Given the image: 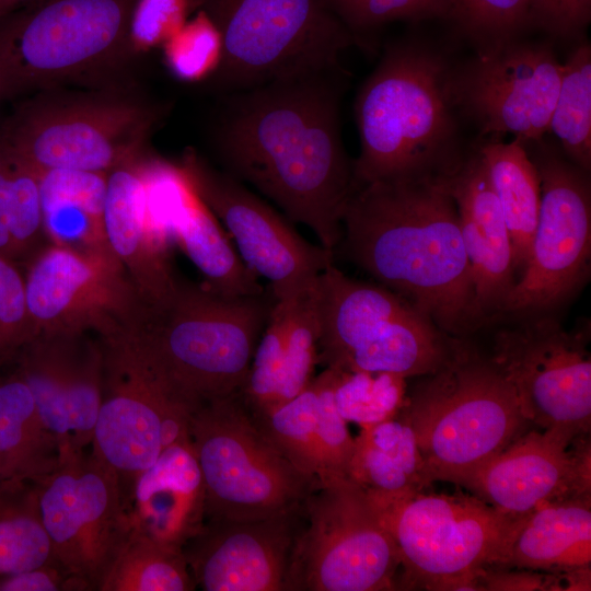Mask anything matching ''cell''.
<instances>
[{
    "label": "cell",
    "mask_w": 591,
    "mask_h": 591,
    "mask_svg": "<svg viewBox=\"0 0 591 591\" xmlns=\"http://www.w3.org/2000/svg\"><path fill=\"white\" fill-rule=\"evenodd\" d=\"M348 78L339 67L231 93L215 136L227 173L306 225L333 254L355 189L340 132Z\"/></svg>",
    "instance_id": "obj_1"
},
{
    "label": "cell",
    "mask_w": 591,
    "mask_h": 591,
    "mask_svg": "<svg viewBox=\"0 0 591 591\" xmlns=\"http://www.w3.org/2000/svg\"><path fill=\"white\" fill-rule=\"evenodd\" d=\"M405 298L452 337L487 326L478 311L457 208L442 178L355 187L335 252Z\"/></svg>",
    "instance_id": "obj_2"
},
{
    "label": "cell",
    "mask_w": 591,
    "mask_h": 591,
    "mask_svg": "<svg viewBox=\"0 0 591 591\" xmlns=\"http://www.w3.org/2000/svg\"><path fill=\"white\" fill-rule=\"evenodd\" d=\"M454 66L417 38L390 43L355 101L360 154L355 187L381 179L438 177L456 167L462 143Z\"/></svg>",
    "instance_id": "obj_3"
},
{
    "label": "cell",
    "mask_w": 591,
    "mask_h": 591,
    "mask_svg": "<svg viewBox=\"0 0 591 591\" xmlns=\"http://www.w3.org/2000/svg\"><path fill=\"white\" fill-rule=\"evenodd\" d=\"M275 298L221 294L177 278L129 325L175 398L190 413L241 391Z\"/></svg>",
    "instance_id": "obj_4"
},
{
    "label": "cell",
    "mask_w": 591,
    "mask_h": 591,
    "mask_svg": "<svg viewBox=\"0 0 591 591\" xmlns=\"http://www.w3.org/2000/svg\"><path fill=\"white\" fill-rule=\"evenodd\" d=\"M137 0H36L0 19V95L126 85Z\"/></svg>",
    "instance_id": "obj_5"
},
{
    "label": "cell",
    "mask_w": 591,
    "mask_h": 591,
    "mask_svg": "<svg viewBox=\"0 0 591 591\" xmlns=\"http://www.w3.org/2000/svg\"><path fill=\"white\" fill-rule=\"evenodd\" d=\"M418 378L398 417L414 431L431 484L452 483L530 424L509 383L471 337H454L444 362Z\"/></svg>",
    "instance_id": "obj_6"
},
{
    "label": "cell",
    "mask_w": 591,
    "mask_h": 591,
    "mask_svg": "<svg viewBox=\"0 0 591 591\" xmlns=\"http://www.w3.org/2000/svg\"><path fill=\"white\" fill-rule=\"evenodd\" d=\"M162 109L127 85L61 88L26 96L3 124L0 155L40 175L104 172L144 157Z\"/></svg>",
    "instance_id": "obj_7"
},
{
    "label": "cell",
    "mask_w": 591,
    "mask_h": 591,
    "mask_svg": "<svg viewBox=\"0 0 591 591\" xmlns=\"http://www.w3.org/2000/svg\"><path fill=\"white\" fill-rule=\"evenodd\" d=\"M318 364L418 378L448 358L453 338L396 292L328 264L315 281Z\"/></svg>",
    "instance_id": "obj_8"
},
{
    "label": "cell",
    "mask_w": 591,
    "mask_h": 591,
    "mask_svg": "<svg viewBox=\"0 0 591 591\" xmlns=\"http://www.w3.org/2000/svg\"><path fill=\"white\" fill-rule=\"evenodd\" d=\"M221 36L208 77L229 94L337 69L355 38L327 0H199Z\"/></svg>",
    "instance_id": "obj_9"
},
{
    "label": "cell",
    "mask_w": 591,
    "mask_h": 591,
    "mask_svg": "<svg viewBox=\"0 0 591 591\" xmlns=\"http://www.w3.org/2000/svg\"><path fill=\"white\" fill-rule=\"evenodd\" d=\"M368 497L396 544L398 589L478 590L477 573L499 561L521 519L474 495Z\"/></svg>",
    "instance_id": "obj_10"
},
{
    "label": "cell",
    "mask_w": 591,
    "mask_h": 591,
    "mask_svg": "<svg viewBox=\"0 0 591 591\" xmlns=\"http://www.w3.org/2000/svg\"><path fill=\"white\" fill-rule=\"evenodd\" d=\"M188 433L205 485V520L274 517L301 507L320 486L265 438L240 392L196 408Z\"/></svg>",
    "instance_id": "obj_11"
},
{
    "label": "cell",
    "mask_w": 591,
    "mask_h": 591,
    "mask_svg": "<svg viewBox=\"0 0 591 591\" xmlns=\"http://www.w3.org/2000/svg\"><path fill=\"white\" fill-rule=\"evenodd\" d=\"M399 570L396 544L361 487L335 477L310 494L286 591L396 590Z\"/></svg>",
    "instance_id": "obj_12"
},
{
    "label": "cell",
    "mask_w": 591,
    "mask_h": 591,
    "mask_svg": "<svg viewBox=\"0 0 591 591\" xmlns=\"http://www.w3.org/2000/svg\"><path fill=\"white\" fill-rule=\"evenodd\" d=\"M100 338L102 397L92 453L117 475L127 510L136 479L162 450L190 441V413L171 393L129 325Z\"/></svg>",
    "instance_id": "obj_13"
},
{
    "label": "cell",
    "mask_w": 591,
    "mask_h": 591,
    "mask_svg": "<svg viewBox=\"0 0 591 591\" xmlns=\"http://www.w3.org/2000/svg\"><path fill=\"white\" fill-rule=\"evenodd\" d=\"M523 143L540 178V211L528 262L500 316L549 313L569 300L590 276V172L544 138Z\"/></svg>",
    "instance_id": "obj_14"
},
{
    "label": "cell",
    "mask_w": 591,
    "mask_h": 591,
    "mask_svg": "<svg viewBox=\"0 0 591 591\" xmlns=\"http://www.w3.org/2000/svg\"><path fill=\"white\" fill-rule=\"evenodd\" d=\"M34 484L54 559L99 591L130 528L117 475L92 452L60 443L56 466Z\"/></svg>",
    "instance_id": "obj_15"
},
{
    "label": "cell",
    "mask_w": 591,
    "mask_h": 591,
    "mask_svg": "<svg viewBox=\"0 0 591 591\" xmlns=\"http://www.w3.org/2000/svg\"><path fill=\"white\" fill-rule=\"evenodd\" d=\"M493 335L488 354L524 418L541 429L589 433L591 358L587 331H568L551 313L515 317Z\"/></svg>",
    "instance_id": "obj_16"
},
{
    "label": "cell",
    "mask_w": 591,
    "mask_h": 591,
    "mask_svg": "<svg viewBox=\"0 0 591 591\" xmlns=\"http://www.w3.org/2000/svg\"><path fill=\"white\" fill-rule=\"evenodd\" d=\"M177 167L219 221L246 267L269 282L275 299L314 283L334 254L303 239L290 222L242 182L219 171L194 151Z\"/></svg>",
    "instance_id": "obj_17"
},
{
    "label": "cell",
    "mask_w": 591,
    "mask_h": 591,
    "mask_svg": "<svg viewBox=\"0 0 591 591\" xmlns=\"http://www.w3.org/2000/svg\"><path fill=\"white\" fill-rule=\"evenodd\" d=\"M561 74L549 44L515 38L455 65L453 94L479 137L512 134L532 142L549 130Z\"/></svg>",
    "instance_id": "obj_18"
},
{
    "label": "cell",
    "mask_w": 591,
    "mask_h": 591,
    "mask_svg": "<svg viewBox=\"0 0 591 591\" xmlns=\"http://www.w3.org/2000/svg\"><path fill=\"white\" fill-rule=\"evenodd\" d=\"M25 296L35 335H108L131 324L142 301L112 255L47 243L25 266Z\"/></svg>",
    "instance_id": "obj_19"
},
{
    "label": "cell",
    "mask_w": 591,
    "mask_h": 591,
    "mask_svg": "<svg viewBox=\"0 0 591 591\" xmlns=\"http://www.w3.org/2000/svg\"><path fill=\"white\" fill-rule=\"evenodd\" d=\"M589 433L567 427L524 431L452 483L514 519L553 501L591 497Z\"/></svg>",
    "instance_id": "obj_20"
},
{
    "label": "cell",
    "mask_w": 591,
    "mask_h": 591,
    "mask_svg": "<svg viewBox=\"0 0 591 591\" xmlns=\"http://www.w3.org/2000/svg\"><path fill=\"white\" fill-rule=\"evenodd\" d=\"M28 386L45 428L60 443H92L102 397L103 348L89 332L39 333L9 362Z\"/></svg>",
    "instance_id": "obj_21"
},
{
    "label": "cell",
    "mask_w": 591,
    "mask_h": 591,
    "mask_svg": "<svg viewBox=\"0 0 591 591\" xmlns=\"http://www.w3.org/2000/svg\"><path fill=\"white\" fill-rule=\"evenodd\" d=\"M304 503L257 520L207 519L182 547L196 588L286 591Z\"/></svg>",
    "instance_id": "obj_22"
},
{
    "label": "cell",
    "mask_w": 591,
    "mask_h": 591,
    "mask_svg": "<svg viewBox=\"0 0 591 591\" xmlns=\"http://www.w3.org/2000/svg\"><path fill=\"white\" fill-rule=\"evenodd\" d=\"M144 176L153 218L200 271L204 283L230 297L258 296L268 290L243 263L177 165L148 159Z\"/></svg>",
    "instance_id": "obj_23"
},
{
    "label": "cell",
    "mask_w": 591,
    "mask_h": 591,
    "mask_svg": "<svg viewBox=\"0 0 591 591\" xmlns=\"http://www.w3.org/2000/svg\"><path fill=\"white\" fill-rule=\"evenodd\" d=\"M440 177L457 208L476 304L488 325L500 316L517 280L509 231L475 146Z\"/></svg>",
    "instance_id": "obj_24"
},
{
    "label": "cell",
    "mask_w": 591,
    "mask_h": 591,
    "mask_svg": "<svg viewBox=\"0 0 591 591\" xmlns=\"http://www.w3.org/2000/svg\"><path fill=\"white\" fill-rule=\"evenodd\" d=\"M146 157L107 173L104 224L111 252L119 262L143 304L154 303L174 288L169 236L148 202Z\"/></svg>",
    "instance_id": "obj_25"
},
{
    "label": "cell",
    "mask_w": 591,
    "mask_h": 591,
    "mask_svg": "<svg viewBox=\"0 0 591 591\" xmlns=\"http://www.w3.org/2000/svg\"><path fill=\"white\" fill-rule=\"evenodd\" d=\"M127 514L130 525L176 548L201 528L206 494L190 441L162 450L152 465L136 479Z\"/></svg>",
    "instance_id": "obj_26"
},
{
    "label": "cell",
    "mask_w": 591,
    "mask_h": 591,
    "mask_svg": "<svg viewBox=\"0 0 591 591\" xmlns=\"http://www.w3.org/2000/svg\"><path fill=\"white\" fill-rule=\"evenodd\" d=\"M590 564L591 497H573L522 517L495 566L556 571Z\"/></svg>",
    "instance_id": "obj_27"
},
{
    "label": "cell",
    "mask_w": 591,
    "mask_h": 591,
    "mask_svg": "<svg viewBox=\"0 0 591 591\" xmlns=\"http://www.w3.org/2000/svg\"><path fill=\"white\" fill-rule=\"evenodd\" d=\"M38 178L48 242L80 252L114 256L104 224L107 173L49 171Z\"/></svg>",
    "instance_id": "obj_28"
},
{
    "label": "cell",
    "mask_w": 591,
    "mask_h": 591,
    "mask_svg": "<svg viewBox=\"0 0 591 591\" xmlns=\"http://www.w3.org/2000/svg\"><path fill=\"white\" fill-rule=\"evenodd\" d=\"M347 478L369 496H405L431 484L414 431L398 416L361 428Z\"/></svg>",
    "instance_id": "obj_29"
},
{
    "label": "cell",
    "mask_w": 591,
    "mask_h": 591,
    "mask_svg": "<svg viewBox=\"0 0 591 591\" xmlns=\"http://www.w3.org/2000/svg\"><path fill=\"white\" fill-rule=\"evenodd\" d=\"M475 148L509 231L518 278L528 262L538 219L541 188L537 170L523 141L518 138L502 142L499 136L479 137Z\"/></svg>",
    "instance_id": "obj_30"
},
{
    "label": "cell",
    "mask_w": 591,
    "mask_h": 591,
    "mask_svg": "<svg viewBox=\"0 0 591 591\" xmlns=\"http://www.w3.org/2000/svg\"><path fill=\"white\" fill-rule=\"evenodd\" d=\"M58 454L59 442L43 425L28 386L7 363L0 369V479L36 483Z\"/></svg>",
    "instance_id": "obj_31"
},
{
    "label": "cell",
    "mask_w": 591,
    "mask_h": 591,
    "mask_svg": "<svg viewBox=\"0 0 591 591\" xmlns=\"http://www.w3.org/2000/svg\"><path fill=\"white\" fill-rule=\"evenodd\" d=\"M196 584L181 548L130 525L99 591H192Z\"/></svg>",
    "instance_id": "obj_32"
},
{
    "label": "cell",
    "mask_w": 591,
    "mask_h": 591,
    "mask_svg": "<svg viewBox=\"0 0 591 591\" xmlns=\"http://www.w3.org/2000/svg\"><path fill=\"white\" fill-rule=\"evenodd\" d=\"M47 243L38 175L0 155V256L25 267Z\"/></svg>",
    "instance_id": "obj_33"
},
{
    "label": "cell",
    "mask_w": 591,
    "mask_h": 591,
    "mask_svg": "<svg viewBox=\"0 0 591 591\" xmlns=\"http://www.w3.org/2000/svg\"><path fill=\"white\" fill-rule=\"evenodd\" d=\"M56 561L34 483L0 479V575Z\"/></svg>",
    "instance_id": "obj_34"
},
{
    "label": "cell",
    "mask_w": 591,
    "mask_h": 591,
    "mask_svg": "<svg viewBox=\"0 0 591 591\" xmlns=\"http://www.w3.org/2000/svg\"><path fill=\"white\" fill-rule=\"evenodd\" d=\"M564 154L591 170V46L580 43L563 63L561 81L549 121Z\"/></svg>",
    "instance_id": "obj_35"
},
{
    "label": "cell",
    "mask_w": 591,
    "mask_h": 591,
    "mask_svg": "<svg viewBox=\"0 0 591 591\" xmlns=\"http://www.w3.org/2000/svg\"><path fill=\"white\" fill-rule=\"evenodd\" d=\"M248 410L275 449L300 472L318 480L317 390L314 379L288 402L266 408L248 407Z\"/></svg>",
    "instance_id": "obj_36"
},
{
    "label": "cell",
    "mask_w": 591,
    "mask_h": 591,
    "mask_svg": "<svg viewBox=\"0 0 591 591\" xmlns=\"http://www.w3.org/2000/svg\"><path fill=\"white\" fill-rule=\"evenodd\" d=\"M315 281L291 296L287 331L277 352V386L273 406L296 397L314 379L318 364Z\"/></svg>",
    "instance_id": "obj_37"
},
{
    "label": "cell",
    "mask_w": 591,
    "mask_h": 591,
    "mask_svg": "<svg viewBox=\"0 0 591 591\" xmlns=\"http://www.w3.org/2000/svg\"><path fill=\"white\" fill-rule=\"evenodd\" d=\"M335 371V403L347 422L362 428L398 416L406 397L407 379L383 372Z\"/></svg>",
    "instance_id": "obj_38"
},
{
    "label": "cell",
    "mask_w": 591,
    "mask_h": 591,
    "mask_svg": "<svg viewBox=\"0 0 591 591\" xmlns=\"http://www.w3.org/2000/svg\"><path fill=\"white\" fill-rule=\"evenodd\" d=\"M452 18L476 51L518 38L529 23V0H451Z\"/></svg>",
    "instance_id": "obj_39"
},
{
    "label": "cell",
    "mask_w": 591,
    "mask_h": 591,
    "mask_svg": "<svg viewBox=\"0 0 591 591\" xmlns=\"http://www.w3.org/2000/svg\"><path fill=\"white\" fill-rule=\"evenodd\" d=\"M352 34L356 45L369 49V35L395 20L452 18L451 0H327Z\"/></svg>",
    "instance_id": "obj_40"
},
{
    "label": "cell",
    "mask_w": 591,
    "mask_h": 591,
    "mask_svg": "<svg viewBox=\"0 0 591 591\" xmlns=\"http://www.w3.org/2000/svg\"><path fill=\"white\" fill-rule=\"evenodd\" d=\"M336 371L325 368L314 376L317 390L316 437L320 456V484L335 477H347L355 447L347 421L339 414L335 397Z\"/></svg>",
    "instance_id": "obj_41"
},
{
    "label": "cell",
    "mask_w": 591,
    "mask_h": 591,
    "mask_svg": "<svg viewBox=\"0 0 591 591\" xmlns=\"http://www.w3.org/2000/svg\"><path fill=\"white\" fill-rule=\"evenodd\" d=\"M221 36L207 15L197 14L164 43L169 67L178 78L198 81L208 78L218 67L221 57Z\"/></svg>",
    "instance_id": "obj_42"
},
{
    "label": "cell",
    "mask_w": 591,
    "mask_h": 591,
    "mask_svg": "<svg viewBox=\"0 0 591 591\" xmlns=\"http://www.w3.org/2000/svg\"><path fill=\"white\" fill-rule=\"evenodd\" d=\"M35 336L21 267L0 256V369Z\"/></svg>",
    "instance_id": "obj_43"
},
{
    "label": "cell",
    "mask_w": 591,
    "mask_h": 591,
    "mask_svg": "<svg viewBox=\"0 0 591 591\" xmlns=\"http://www.w3.org/2000/svg\"><path fill=\"white\" fill-rule=\"evenodd\" d=\"M199 7V0H137L130 20L134 48L139 51L164 44Z\"/></svg>",
    "instance_id": "obj_44"
},
{
    "label": "cell",
    "mask_w": 591,
    "mask_h": 591,
    "mask_svg": "<svg viewBox=\"0 0 591 591\" xmlns=\"http://www.w3.org/2000/svg\"><path fill=\"white\" fill-rule=\"evenodd\" d=\"M590 19L591 0H529V23L555 37L577 36Z\"/></svg>",
    "instance_id": "obj_45"
},
{
    "label": "cell",
    "mask_w": 591,
    "mask_h": 591,
    "mask_svg": "<svg viewBox=\"0 0 591 591\" xmlns=\"http://www.w3.org/2000/svg\"><path fill=\"white\" fill-rule=\"evenodd\" d=\"M478 590L490 591H556L553 571L489 566L476 576Z\"/></svg>",
    "instance_id": "obj_46"
},
{
    "label": "cell",
    "mask_w": 591,
    "mask_h": 591,
    "mask_svg": "<svg viewBox=\"0 0 591 591\" xmlns=\"http://www.w3.org/2000/svg\"><path fill=\"white\" fill-rule=\"evenodd\" d=\"M0 591H86V589L57 561H53L33 569L0 575Z\"/></svg>",
    "instance_id": "obj_47"
},
{
    "label": "cell",
    "mask_w": 591,
    "mask_h": 591,
    "mask_svg": "<svg viewBox=\"0 0 591 591\" xmlns=\"http://www.w3.org/2000/svg\"><path fill=\"white\" fill-rule=\"evenodd\" d=\"M36 0H0V19L13 13L14 11Z\"/></svg>",
    "instance_id": "obj_48"
}]
</instances>
